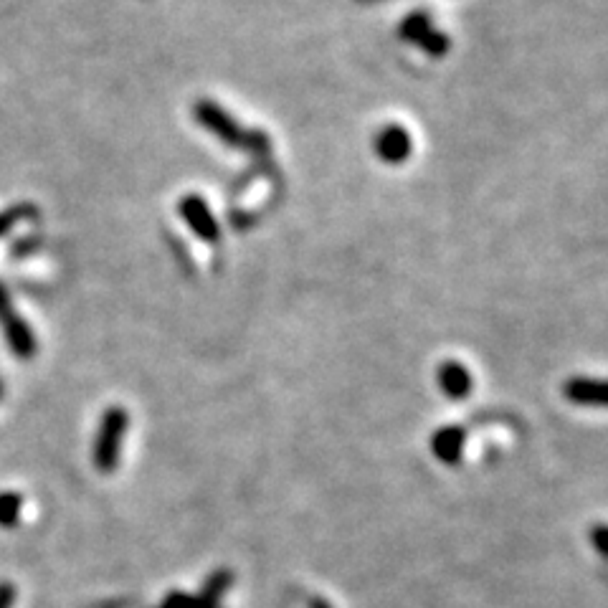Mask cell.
<instances>
[{"label":"cell","mask_w":608,"mask_h":608,"mask_svg":"<svg viewBox=\"0 0 608 608\" xmlns=\"http://www.w3.org/2000/svg\"><path fill=\"white\" fill-rule=\"evenodd\" d=\"M21 517V497L16 492L0 494V525L13 527Z\"/></svg>","instance_id":"11"},{"label":"cell","mask_w":608,"mask_h":608,"mask_svg":"<svg viewBox=\"0 0 608 608\" xmlns=\"http://www.w3.org/2000/svg\"><path fill=\"white\" fill-rule=\"evenodd\" d=\"M23 213H26V206L8 208V211L0 213V236H6L8 231H11V228L16 226L18 218H23Z\"/></svg>","instance_id":"12"},{"label":"cell","mask_w":608,"mask_h":608,"mask_svg":"<svg viewBox=\"0 0 608 608\" xmlns=\"http://www.w3.org/2000/svg\"><path fill=\"white\" fill-rule=\"evenodd\" d=\"M228 586H231V573H228V570L213 573V576L208 578L201 596L193 598V608H218V601H221L223 593L228 591Z\"/></svg>","instance_id":"10"},{"label":"cell","mask_w":608,"mask_h":608,"mask_svg":"<svg viewBox=\"0 0 608 608\" xmlns=\"http://www.w3.org/2000/svg\"><path fill=\"white\" fill-rule=\"evenodd\" d=\"M16 601V588L11 583H0V608H13Z\"/></svg>","instance_id":"14"},{"label":"cell","mask_w":608,"mask_h":608,"mask_svg":"<svg viewBox=\"0 0 608 608\" xmlns=\"http://www.w3.org/2000/svg\"><path fill=\"white\" fill-rule=\"evenodd\" d=\"M0 396H3V380H0Z\"/></svg>","instance_id":"16"},{"label":"cell","mask_w":608,"mask_h":608,"mask_svg":"<svg viewBox=\"0 0 608 608\" xmlns=\"http://www.w3.org/2000/svg\"><path fill=\"white\" fill-rule=\"evenodd\" d=\"M413 137L406 127L388 125L375 137V155L388 165H401L411 158Z\"/></svg>","instance_id":"5"},{"label":"cell","mask_w":608,"mask_h":608,"mask_svg":"<svg viewBox=\"0 0 608 608\" xmlns=\"http://www.w3.org/2000/svg\"><path fill=\"white\" fill-rule=\"evenodd\" d=\"M8 312H13L11 297H8V289L0 284V317H6Z\"/></svg>","instance_id":"15"},{"label":"cell","mask_w":608,"mask_h":608,"mask_svg":"<svg viewBox=\"0 0 608 608\" xmlns=\"http://www.w3.org/2000/svg\"><path fill=\"white\" fill-rule=\"evenodd\" d=\"M398 36H401L403 41H408V44L418 46L421 51H426L429 56H436V59L449 54L451 49V38L434 26L429 13L421 11L403 18L401 26H398Z\"/></svg>","instance_id":"3"},{"label":"cell","mask_w":608,"mask_h":608,"mask_svg":"<svg viewBox=\"0 0 608 608\" xmlns=\"http://www.w3.org/2000/svg\"><path fill=\"white\" fill-rule=\"evenodd\" d=\"M0 327H3L8 348L16 358L28 360L36 355V335L23 317H18L16 312H8L6 317H0Z\"/></svg>","instance_id":"7"},{"label":"cell","mask_w":608,"mask_h":608,"mask_svg":"<svg viewBox=\"0 0 608 608\" xmlns=\"http://www.w3.org/2000/svg\"><path fill=\"white\" fill-rule=\"evenodd\" d=\"M563 396L576 406L608 408V378H588L576 375L563 383Z\"/></svg>","instance_id":"6"},{"label":"cell","mask_w":608,"mask_h":608,"mask_svg":"<svg viewBox=\"0 0 608 608\" xmlns=\"http://www.w3.org/2000/svg\"><path fill=\"white\" fill-rule=\"evenodd\" d=\"M436 380H439L441 393L454 398V401L467 398L474 388L472 373H469L467 365H462L459 360H446V363H441L439 373H436Z\"/></svg>","instance_id":"8"},{"label":"cell","mask_w":608,"mask_h":608,"mask_svg":"<svg viewBox=\"0 0 608 608\" xmlns=\"http://www.w3.org/2000/svg\"><path fill=\"white\" fill-rule=\"evenodd\" d=\"M193 117H196L198 125L206 132H211L221 145L239 147V150L251 152L269 150V137L256 130H244V127L236 122L234 114L226 112V109L213 102V99H198L196 107H193Z\"/></svg>","instance_id":"1"},{"label":"cell","mask_w":608,"mask_h":608,"mask_svg":"<svg viewBox=\"0 0 608 608\" xmlns=\"http://www.w3.org/2000/svg\"><path fill=\"white\" fill-rule=\"evenodd\" d=\"M127 426H130V413L122 406H112L104 411L102 421H99L97 439H94V467L102 474H112L120 464Z\"/></svg>","instance_id":"2"},{"label":"cell","mask_w":608,"mask_h":608,"mask_svg":"<svg viewBox=\"0 0 608 608\" xmlns=\"http://www.w3.org/2000/svg\"><path fill=\"white\" fill-rule=\"evenodd\" d=\"M591 540L593 548H596L603 558H608V525H593Z\"/></svg>","instance_id":"13"},{"label":"cell","mask_w":608,"mask_h":608,"mask_svg":"<svg viewBox=\"0 0 608 608\" xmlns=\"http://www.w3.org/2000/svg\"><path fill=\"white\" fill-rule=\"evenodd\" d=\"M464 439H467V434H464L462 426H444V429L436 431L434 439H431V451H434L439 462L456 464L462 459Z\"/></svg>","instance_id":"9"},{"label":"cell","mask_w":608,"mask_h":608,"mask_svg":"<svg viewBox=\"0 0 608 608\" xmlns=\"http://www.w3.org/2000/svg\"><path fill=\"white\" fill-rule=\"evenodd\" d=\"M178 213L185 221V226L193 231L206 244H216L221 239V226H218L216 213L211 211L208 201L198 193H188L178 201Z\"/></svg>","instance_id":"4"}]
</instances>
